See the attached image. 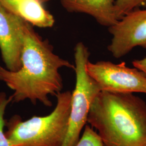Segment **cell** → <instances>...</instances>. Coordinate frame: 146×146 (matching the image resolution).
<instances>
[{"label":"cell","mask_w":146,"mask_h":146,"mask_svg":"<svg viewBox=\"0 0 146 146\" xmlns=\"http://www.w3.org/2000/svg\"><path fill=\"white\" fill-rule=\"evenodd\" d=\"M56 105L44 116H34L23 121L19 115L5 120V135L11 146H62L67 134L72 92L56 96Z\"/></svg>","instance_id":"3"},{"label":"cell","mask_w":146,"mask_h":146,"mask_svg":"<svg viewBox=\"0 0 146 146\" xmlns=\"http://www.w3.org/2000/svg\"><path fill=\"white\" fill-rule=\"evenodd\" d=\"M87 122L104 146H146V102L133 93L101 91Z\"/></svg>","instance_id":"2"},{"label":"cell","mask_w":146,"mask_h":146,"mask_svg":"<svg viewBox=\"0 0 146 146\" xmlns=\"http://www.w3.org/2000/svg\"><path fill=\"white\" fill-rule=\"evenodd\" d=\"M21 0H0V4L8 11L17 15L18 6Z\"/></svg>","instance_id":"13"},{"label":"cell","mask_w":146,"mask_h":146,"mask_svg":"<svg viewBox=\"0 0 146 146\" xmlns=\"http://www.w3.org/2000/svg\"><path fill=\"white\" fill-rule=\"evenodd\" d=\"M89 75L101 91L146 94V76L135 68H129L125 62L115 64L110 61L87 63Z\"/></svg>","instance_id":"5"},{"label":"cell","mask_w":146,"mask_h":146,"mask_svg":"<svg viewBox=\"0 0 146 146\" xmlns=\"http://www.w3.org/2000/svg\"><path fill=\"white\" fill-rule=\"evenodd\" d=\"M90 52L82 42L74 48L76 82L72 92L70 111L67 134L62 146H76L81 131L87 122L89 111L95 98L101 92L99 86L87 70Z\"/></svg>","instance_id":"4"},{"label":"cell","mask_w":146,"mask_h":146,"mask_svg":"<svg viewBox=\"0 0 146 146\" xmlns=\"http://www.w3.org/2000/svg\"><path fill=\"white\" fill-rule=\"evenodd\" d=\"M11 102L10 97L7 98L5 93H0V146H11L5 133V114L7 106Z\"/></svg>","instance_id":"12"},{"label":"cell","mask_w":146,"mask_h":146,"mask_svg":"<svg viewBox=\"0 0 146 146\" xmlns=\"http://www.w3.org/2000/svg\"><path fill=\"white\" fill-rule=\"evenodd\" d=\"M26 22L0 4V50L6 69L13 72L21 68Z\"/></svg>","instance_id":"7"},{"label":"cell","mask_w":146,"mask_h":146,"mask_svg":"<svg viewBox=\"0 0 146 146\" xmlns=\"http://www.w3.org/2000/svg\"><path fill=\"white\" fill-rule=\"evenodd\" d=\"M115 11L120 19L127 13L138 8H146V0H116Z\"/></svg>","instance_id":"10"},{"label":"cell","mask_w":146,"mask_h":146,"mask_svg":"<svg viewBox=\"0 0 146 146\" xmlns=\"http://www.w3.org/2000/svg\"><path fill=\"white\" fill-rule=\"evenodd\" d=\"M40 0H21L17 8V15L31 26L41 28L52 27L55 19Z\"/></svg>","instance_id":"9"},{"label":"cell","mask_w":146,"mask_h":146,"mask_svg":"<svg viewBox=\"0 0 146 146\" xmlns=\"http://www.w3.org/2000/svg\"><path fill=\"white\" fill-rule=\"evenodd\" d=\"M40 1H41L42 3H45V2H48V1H52V0H40Z\"/></svg>","instance_id":"15"},{"label":"cell","mask_w":146,"mask_h":146,"mask_svg":"<svg viewBox=\"0 0 146 146\" xmlns=\"http://www.w3.org/2000/svg\"></svg>","instance_id":"16"},{"label":"cell","mask_w":146,"mask_h":146,"mask_svg":"<svg viewBox=\"0 0 146 146\" xmlns=\"http://www.w3.org/2000/svg\"><path fill=\"white\" fill-rule=\"evenodd\" d=\"M21 61V68L15 72L0 66V80L14 92L11 102L29 100L33 104L39 102L52 107L49 96H56L63 87L60 70L64 67L74 70L75 66L56 54L49 41L27 22Z\"/></svg>","instance_id":"1"},{"label":"cell","mask_w":146,"mask_h":146,"mask_svg":"<svg viewBox=\"0 0 146 146\" xmlns=\"http://www.w3.org/2000/svg\"><path fill=\"white\" fill-rule=\"evenodd\" d=\"M135 68L144 73L146 76V57L140 60H135L132 62Z\"/></svg>","instance_id":"14"},{"label":"cell","mask_w":146,"mask_h":146,"mask_svg":"<svg viewBox=\"0 0 146 146\" xmlns=\"http://www.w3.org/2000/svg\"><path fill=\"white\" fill-rule=\"evenodd\" d=\"M76 146H104L96 131L90 125H86L82 136Z\"/></svg>","instance_id":"11"},{"label":"cell","mask_w":146,"mask_h":146,"mask_svg":"<svg viewBox=\"0 0 146 146\" xmlns=\"http://www.w3.org/2000/svg\"><path fill=\"white\" fill-rule=\"evenodd\" d=\"M108 28L113 37L107 48L116 58L125 56L136 47L146 49V8L127 13Z\"/></svg>","instance_id":"6"},{"label":"cell","mask_w":146,"mask_h":146,"mask_svg":"<svg viewBox=\"0 0 146 146\" xmlns=\"http://www.w3.org/2000/svg\"><path fill=\"white\" fill-rule=\"evenodd\" d=\"M115 1L60 0V2L68 12L87 14L92 16L100 25L109 28L119 21L115 11Z\"/></svg>","instance_id":"8"}]
</instances>
